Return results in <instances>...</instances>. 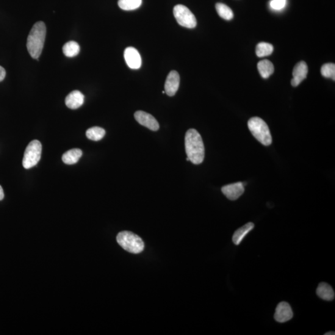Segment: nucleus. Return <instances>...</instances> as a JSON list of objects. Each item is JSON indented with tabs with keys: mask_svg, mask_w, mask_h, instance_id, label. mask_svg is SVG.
Returning a JSON list of instances; mask_svg holds the SVG:
<instances>
[{
	"mask_svg": "<svg viewBox=\"0 0 335 335\" xmlns=\"http://www.w3.org/2000/svg\"><path fill=\"white\" fill-rule=\"evenodd\" d=\"M270 5L273 10H281L286 7V0H271Z\"/></svg>",
	"mask_w": 335,
	"mask_h": 335,
	"instance_id": "24",
	"label": "nucleus"
},
{
	"mask_svg": "<svg viewBox=\"0 0 335 335\" xmlns=\"http://www.w3.org/2000/svg\"><path fill=\"white\" fill-rule=\"evenodd\" d=\"M4 192L2 187L0 185V201L3 200L4 198Z\"/></svg>",
	"mask_w": 335,
	"mask_h": 335,
	"instance_id": "26",
	"label": "nucleus"
},
{
	"mask_svg": "<svg viewBox=\"0 0 335 335\" xmlns=\"http://www.w3.org/2000/svg\"><path fill=\"white\" fill-rule=\"evenodd\" d=\"M221 192L230 200L235 201L239 199L245 192L244 185L241 182L224 185Z\"/></svg>",
	"mask_w": 335,
	"mask_h": 335,
	"instance_id": "10",
	"label": "nucleus"
},
{
	"mask_svg": "<svg viewBox=\"0 0 335 335\" xmlns=\"http://www.w3.org/2000/svg\"><path fill=\"white\" fill-rule=\"evenodd\" d=\"M180 82L179 76L176 71H171L168 74L165 84V93L169 96H173L178 90Z\"/></svg>",
	"mask_w": 335,
	"mask_h": 335,
	"instance_id": "12",
	"label": "nucleus"
},
{
	"mask_svg": "<svg viewBox=\"0 0 335 335\" xmlns=\"http://www.w3.org/2000/svg\"><path fill=\"white\" fill-rule=\"evenodd\" d=\"M142 3V0H119L118 5L122 10L131 11L139 8Z\"/></svg>",
	"mask_w": 335,
	"mask_h": 335,
	"instance_id": "22",
	"label": "nucleus"
},
{
	"mask_svg": "<svg viewBox=\"0 0 335 335\" xmlns=\"http://www.w3.org/2000/svg\"><path fill=\"white\" fill-rule=\"evenodd\" d=\"M317 294L323 300L331 301L334 299V292L330 285L326 282H321L317 289Z\"/></svg>",
	"mask_w": 335,
	"mask_h": 335,
	"instance_id": "14",
	"label": "nucleus"
},
{
	"mask_svg": "<svg viewBox=\"0 0 335 335\" xmlns=\"http://www.w3.org/2000/svg\"><path fill=\"white\" fill-rule=\"evenodd\" d=\"M254 224L249 222L245 224L242 228L237 229L235 232L233 237H232V241H233L234 244L236 245H240L242 240L244 239L246 235L254 229Z\"/></svg>",
	"mask_w": 335,
	"mask_h": 335,
	"instance_id": "15",
	"label": "nucleus"
},
{
	"mask_svg": "<svg viewBox=\"0 0 335 335\" xmlns=\"http://www.w3.org/2000/svg\"><path fill=\"white\" fill-rule=\"evenodd\" d=\"M293 312L291 307L286 302H281L276 307L275 319L279 323H285L291 320Z\"/></svg>",
	"mask_w": 335,
	"mask_h": 335,
	"instance_id": "9",
	"label": "nucleus"
},
{
	"mask_svg": "<svg viewBox=\"0 0 335 335\" xmlns=\"http://www.w3.org/2000/svg\"><path fill=\"white\" fill-rule=\"evenodd\" d=\"M321 73L325 78L335 80V65L334 63H326L321 68Z\"/></svg>",
	"mask_w": 335,
	"mask_h": 335,
	"instance_id": "23",
	"label": "nucleus"
},
{
	"mask_svg": "<svg viewBox=\"0 0 335 335\" xmlns=\"http://www.w3.org/2000/svg\"><path fill=\"white\" fill-rule=\"evenodd\" d=\"M248 127L252 135L263 145L269 146L272 143L269 127L262 119L258 117L251 118L248 122Z\"/></svg>",
	"mask_w": 335,
	"mask_h": 335,
	"instance_id": "3",
	"label": "nucleus"
},
{
	"mask_svg": "<svg viewBox=\"0 0 335 335\" xmlns=\"http://www.w3.org/2000/svg\"><path fill=\"white\" fill-rule=\"evenodd\" d=\"M185 149L188 159L193 164L199 165L203 162L205 149L203 138L196 129H189L185 133Z\"/></svg>",
	"mask_w": 335,
	"mask_h": 335,
	"instance_id": "1",
	"label": "nucleus"
},
{
	"mask_svg": "<svg viewBox=\"0 0 335 335\" xmlns=\"http://www.w3.org/2000/svg\"><path fill=\"white\" fill-rule=\"evenodd\" d=\"M105 134H106L105 130L99 127H91V128L88 129L87 132H86V135H87L88 139L93 141L101 140L104 137Z\"/></svg>",
	"mask_w": 335,
	"mask_h": 335,
	"instance_id": "19",
	"label": "nucleus"
},
{
	"mask_svg": "<svg viewBox=\"0 0 335 335\" xmlns=\"http://www.w3.org/2000/svg\"><path fill=\"white\" fill-rule=\"evenodd\" d=\"M216 10L218 15L220 16L221 18L226 19V20H231L234 18V13L232 10L228 6L221 3H218L215 5Z\"/></svg>",
	"mask_w": 335,
	"mask_h": 335,
	"instance_id": "20",
	"label": "nucleus"
},
{
	"mask_svg": "<svg viewBox=\"0 0 335 335\" xmlns=\"http://www.w3.org/2000/svg\"><path fill=\"white\" fill-rule=\"evenodd\" d=\"M124 59L129 67L134 70L140 68L142 65V59L136 49L129 47L124 51Z\"/></svg>",
	"mask_w": 335,
	"mask_h": 335,
	"instance_id": "8",
	"label": "nucleus"
},
{
	"mask_svg": "<svg viewBox=\"0 0 335 335\" xmlns=\"http://www.w3.org/2000/svg\"><path fill=\"white\" fill-rule=\"evenodd\" d=\"M85 97L79 91H72L66 97V106L71 109H78L84 104Z\"/></svg>",
	"mask_w": 335,
	"mask_h": 335,
	"instance_id": "13",
	"label": "nucleus"
},
{
	"mask_svg": "<svg viewBox=\"0 0 335 335\" xmlns=\"http://www.w3.org/2000/svg\"><path fill=\"white\" fill-rule=\"evenodd\" d=\"M334 331H329L328 332V333H325V335H334Z\"/></svg>",
	"mask_w": 335,
	"mask_h": 335,
	"instance_id": "27",
	"label": "nucleus"
},
{
	"mask_svg": "<svg viewBox=\"0 0 335 335\" xmlns=\"http://www.w3.org/2000/svg\"><path fill=\"white\" fill-rule=\"evenodd\" d=\"M6 77V70H5L4 67L0 66V82H2Z\"/></svg>",
	"mask_w": 335,
	"mask_h": 335,
	"instance_id": "25",
	"label": "nucleus"
},
{
	"mask_svg": "<svg viewBox=\"0 0 335 335\" xmlns=\"http://www.w3.org/2000/svg\"><path fill=\"white\" fill-rule=\"evenodd\" d=\"M42 153V145L40 141H31L27 145L24 152L23 165L25 169H29L35 167L40 162Z\"/></svg>",
	"mask_w": 335,
	"mask_h": 335,
	"instance_id": "5",
	"label": "nucleus"
},
{
	"mask_svg": "<svg viewBox=\"0 0 335 335\" xmlns=\"http://www.w3.org/2000/svg\"><path fill=\"white\" fill-rule=\"evenodd\" d=\"M79 44L75 41H69L63 47V54L67 57H74L79 54Z\"/></svg>",
	"mask_w": 335,
	"mask_h": 335,
	"instance_id": "18",
	"label": "nucleus"
},
{
	"mask_svg": "<svg viewBox=\"0 0 335 335\" xmlns=\"http://www.w3.org/2000/svg\"><path fill=\"white\" fill-rule=\"evenodd\" d=\"M134 117L140 125L146 127L151 131H157L160 128L159 124L156 119L147 113L138 110L135 113Z\"/></svg>",
	"mask_w": 335,
	"mask_h": 335,
	"instance_id": "7",
	"label": "nucleus"
},
{
	"mask_svg": "<svg viewBox=\"0 0 335 335\" xmlns=\"http://www.w3.org/2000/svg\"><path fill=\"white\" fill-rule=\"evenodd\" d=\"M308 73V66L304 61L299 62L293 68L292 71L293 79L291 80L292 87H296L300 85L304 80L306 79Z\"/></svg>",
	"mask_w": 335,
	"mask_h": 335,
	"instance_id": "11",
	"label": "nucleus"
},
{
	"mask_svg": "<svg viewBox=\"0 0 335 335\" xmlns=\"http://www.w3.org/2000/svg\"><path fill=\"white\" fill-rule=\"evenodd\" d=\"M173 14L177 22L181 26L192 29L197 25L195 16L184 5H178L174 7Z\"/></svg>",
	"mask_w": 335,
	"mask_h": 335,
	"instance_id": "6",
	"label": "nucleus"
},
{
	"mask_svg": "<svg viewBox=\"0 0 335 335\" xmlns=\"http://www.w3.org/2000/svg\"><path fill=\"white\" fill-rule=\"evenodd\" d=\"M274 48L272 44L267 43H260L256 46V54L258 57L269 56L273 53Z\"/></svg>",
	"mask_w": 335,
	"mask_h": 335,
	"instance_id": "21",
	"label": "nucleus"
},
{
	"mask_svg": "<svg viewBox=\"0 0 335 335\" xmlns=\"http://www.w3.org/2000/svg\"><path fill=\"white\" fill-rule=\"evenodd\" d=\"M83 152L79 148H73L68 151L62 156V161L67 165H73L78 162L82 156Z\"/></svg>",
	"mask_w": 335,
	"mask_h": 335,
	"instance_id": "17",
	"label": "nucleus"
},
{
	"mask_svg": "<svg viewBox=\"0 0 335 335\" xmlns=\"http://www.w3.org/2000/svg\"><path fill=\"white\" fill-rule=\"evenodd\" d=\"M117 242L122 248L129 253L138 254L143 251L144 243L137 235L131 232L123 231L119 233Z\"/></svg>",
	"mask_w": 335,
	"mask_h": 335,
	"instance_id": "4",
	"label": "nucleus"
},
{
	"mask_svg": "<svg viewBox=\"0 0 335 335\" xmlns=\"http://www.w3.org/2000/svg\"><path fill=\"white\" fill-rule=\"evenodd\" d=\"M46 36V24L37 22L32 27L27 40V49L33 59H38L42 53Z\"/></svg>",
	"mask_w": 335,
	"mask_h": 335,
	"instance_id": "2",
	"label": "nucleus"
},
{
	"mask_svg": "<svg viewBox=\"0 0 335 335\" xmlns=\"http://www.w3.org/2000/svg\"><path fill=\"white\" fill-rule=\"evenodd\" d=\"M257 70H258L260 76L262 78L267 79L274 73L275 68L271 61L268 60H264L260 61L257 63Z\"/></svg>",
	"mask_w": 335,
	"mask_h": 335,
	"instance_id": "16",
	"label": "nucleus"
}]
</instances>
